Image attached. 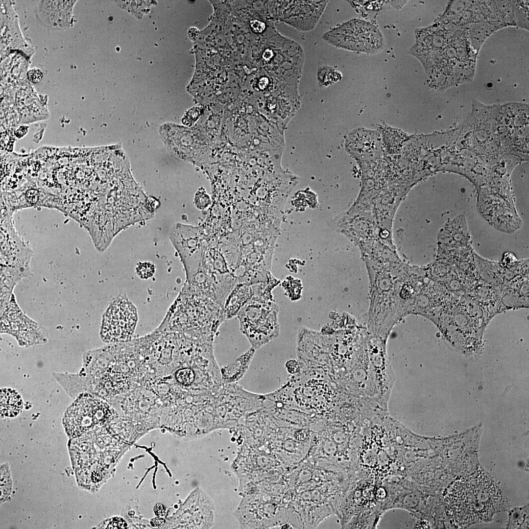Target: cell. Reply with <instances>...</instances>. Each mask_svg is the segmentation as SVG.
<instances>
[{
  "instance_id": "obj_1",
  "label": "cell",
  "mask_w": 529,
  "mask_h": 529,
  "mask_svg": "<svg viewBox=\"0 0 529 529\" xmlns=\"http://www.w3.org/2000/svg\"><path fill=\"white\" fill-rule=\"evenodd\" d=\"M225 319L224 307L185 283L158 330L211 341Z\"/></svg>"
},
{
  "instance_id": "obj_2",
  "label": "cell",
  "mask_w": 529,
  "mask_h": 529,
  "mask_svg": "<svg viewBox=\"0 0 529 529\" xmlns=\"http://www.w3.org/2000/svg\"><path fill=\"white\" fill-rule=\"evenodd\" d=\"M493 484L478 479L457 481L452 487V514L458 521L474 522L489 517L497 508Z\"/></svg>"
},
{
  "instance_id": "obj_3",
  "label": "cell",
  "mask_w": 529,
  "mask_h": 529,
  "mask_svg": "<svg viewBox=\"0 0 529 529\" xmlns=\"http://www.w3.org/2000/svg\"><path fill=\"white\" fill-rule=\"evenodd\" d=\"M279 308L273 299L253 295L237 314L240 330L256 350L277 337Z\"/></svg>"
},
{
  "instance_id": "obj_4",
  "label": "cell",
  "mask_w": 529,
  "mask_h": 529,
  "mask_svg": "<svg viewBox=\"0 0 529 529\" xmlns=\"http://www.w3.org/2000/svg\"><path fill=\"white\" fill-rule=\"evenodd\" d=\"M118 415L115 409L103 399L83 393L66 410L63 424L68 436L76 438L108 424Z\"/></svg>"
},
{
  "instance_id": "obj_5",
  "label": "cell",
  "mask_w": 529,
  "mask_h": 529,
  "mask_svg": "<svg viewBox=\"0 0 529 529\" xmlns=\"http://www.w3.org/2000/svg\"><path fill=\"white\" fill-rule=\"evenodd\" d=\"M322 39L337 48L356 53L374 54L385 48V41L377 26L364 20L354 18L326 32Z\"/></svg>"
},
{
  "instance_id": "obj_6",
  "label": "cell",
  "mask_w": 529,
  "mask_h": 529,
  "mask_svg": "<svg viewBox=\"0 0 529 529\" xmlns=\"http://www.w3.org/2000/svg\"><path fill=\"white\" fill-rule=\"evenodd\" d=\"M138 321L135 305L124 295H119L110 303L103 313L100 337L105 342L117 343L130 341Z\"/></svg>"
},
{
  "instance_id": "obj_7",
  "label": "cell",
  "mask_w": 529,
  "mask_h": 529,
  "mask_svg": "<svg viewBox=\"0 0 529 529\" xmlns=\"http://www.w3.org/2000/svg\"><path fill=\"white\" fill-rule=\"evenodd\" d=\"M328 0L267 1L273 21L284 23L300 31L313 29L319 22Z\"/></svg>"
},
{
  "instance_id": "obj_8",
  "label": "cell",
  "mask_w": 529,
  "mask_h": 529,
  "mask_svg": "<svg viewBox=\"0 0 529 529\" xmlns=\"http://www.w3.org/2000/svg\"><path fill=\"white\" fill-rule=\"evenodd\" d=\"M184 505L182 528L210 529L214 525L215 504L201 488H196ZM180 521V522H181ZM183 525V524H182ZM182 527V526H181Z\"/></svg>"
},
{
  "instance_id": "obj_9",
  "label": "cell",
  "mask_w": 529,
  "mask_h": 529,
  "mask_svg": "<svg viewBox=\"0 0 529 529\" xmlns=\"http://www.w3.org/2000/svg\"><path fill=\"white\" fill-rule=\"evenodd\" d=\"M76 0H41L35 13L37 21L52 30L69 28L72 25V11Z\"/></svg>"
},
{
  "instance_id": "obj_10",
  "label": "cell",
  "mask_w": 529,
  "mask_h": 529,
  "mask_svg": "<svg viewBox=\"0 0 529 529\" xmlns=\"http://www.w3.org/2000/svg\"><path fill=\"white\" fill-rule=\"evenodd\" d=\"M253 294L252 285L239 283L227 298L224 305L226 319L237 315L240 310L252 298Z\"/></svg>"
},
{
  "instance_id": "obj_11",
  "label": "cell",
  "mask_w": 529,
  "mask_h": 529,
  "mask_svg": "<svg viewBox=\"0 0 529 529\" xmlns=\"http://www.w3.org/2000/svg\"><path fill=\"white\" fill-rule=\"evenodd\" d=\"M464 26L467 41L477 53L486 39L500 29L498 26L487 22L472 23Z\"/></svg>"
},
{
  "instance_id": "obj_12",
  "label": "cell",
  "mask_w": 529,
  "mask_h": 529,
  "mask_svg": "<svg viewBox=\"0 0 529 529\" xmlns=\"http://www.w3.org/2000/svg\"><path fill=\"white\" fill-rule=\"evenodd\" d=\"M255 349L251 348L240 356L233 363L221 368L222 379L227 382H235L246 372L254 355Z\"/></svg>"
},
{
  "instance_id": "obj_13",
  "label": "cell",
  "mask_w": 529,
  "mask_h": 529,
  "mask_svg": "<svg viewBox=\"0 0 529 529\" xmlns=\"http://www.w3.org/2000/svg\"><path fill=\"white\" fill-rule=\"evenodd\" d=\"M0 416L13 417L23 409V401L20 395L14 389L1 388L0 390Z\"/></svg>"
},
{
  "instance_id": "obj_14",
  "label": "cell",
  "mask_w": 529,
  "mask_h": 529,
  "mask_svg": "<svg viewBox=\"0 0 529 529\" xmlns=\"http://www.w3.org/2000/svg\"><path fill=\"white\" fill-rule=\"evenodd\" d=\"M440 234L444 235L447 243H458L462 244L470 243V238L465 219L460 216L456 217L446 225ZM445 242V243H446Z\"/></svg>"
},
{
  "instance_id": "obj_15",
  "label": "cell",
  "mask_w": 529,
  "mask_h": 529,
  "mask_svg": "<svg viewBox=\"0 0 529 529\" xmlns=\"http://www.w3.org/2000/svg\"><path fill=\"white\" fill-rule=\"evenodd\" d=\"M342 74L334 67L322 65L317 70L316 78L320 87H327L339 81Z\"/></svg>"
},
{
  "instance_id": "obj_16",
  "label": "cell",
  "mask_w": 529,
  "mask_h": 529,
  "mask_svg": "<svg viewBox=\"0 0 529 529\" xmlns=\"http://www.w3.org/2000/svg\"><path fill=\"white\" fill-rule=\"evenodd\" d=\"M515 26L529 30V1L512 0Z\"/></svg>"
},
{
  "instance_id": "obj_17",
  "label": "cell",
  "mask_w": 529,
  "mask_h": 529,
  "mask_svg": "<svg viewBox=\"0 0 529 529\" xmlns=\"http://www.w3.org/2000/svg\"><path fill=\"white\" fill-rule=\"evenodd\" d=\"M13 482L9 464L5 462L0 465V504L8 501L11 497Z\"/></svg>"
},
{
  "instance_id": "obj_18",
  "label": "cell",
  "mask_w": 529,
  "mask_h": 529,
  "mask_svg": "<svg viewBox=\"0 0 529 529\" xmlns=\"http://www.w3.org/2000/svg\"><path fill=\"white\" fill-rule=\"evenodd\" d=\"M175 381L181 385L185 387L192 385L195 380V374L194 370L188 366H181L176 370L173 374Z\"/></svg>"
},
{
  "instance_id": "obj_19",
  "label": "cell",
  "mask_w": 529,
  "mask_h": 529,
  "mask_svg": "<svg viewBox=\"0 0 529 529\" xmlns=\"http://www.w3.org/2000/svg\"><path fill=\"white\" fill-rule=\"evenodd\" d=\"M155 271V265L151 262H139L135 267L136 274L142 279L151 278Z\"/></svg>"
},
{
  "instance_id": "obj_20",
  "label": "cell",
  "mask_w": 529,
  "mask_h": 529,
  "mask_svg": "<svg viewBox=\"0 0 529 529\" xmlns=\"http://www.w3.org/2000/svg\"><path fill=\"white\" fill-rule=\"evenodd\" d=\"M26 74L29 81L34 84L39 83L42 80L43 76L42 71L37 68L29 70Z\"/></svg>"
},
{
  "instance_id": "obj_21",
  "label": "cell",
  "mask_w": 529,
  "mask_h": 529,
  "mask_svg": "<svg viewBox=\"0 0 529 529\" xmlns=\"http://www.w3.org/2000/svg\"><path fill=\"white\" fill-rule=\"evenodd\" d=\"M125 522L122 518L114 517L109 521L105 528L122 529L124 528L123 527H125Z\"/></svg>"
},
{
  "instance_id": "obj_22",
  "label": "cell",
  "mask_w": 529,
  "mask_h": 529,
  "mask_svg": "<svg viewBox=\"0 0 529 529\" xmlns=\"http://www.w3.org/2000/svg\"><path fill=\"white\" fill-rule=\"evenodd\" d=\"M27 200L31 203H35L38 199L39 193L36 190H28L25 194Z\"/></svg>"
},
{
  "instance_id": "obj_23",
  "label": "cell",
  "mask_w": 529,
  "mask_h": 529,
  "mask_svg": "<svg viewBox=\"0 0 529 529\" xmlns=\"http://www.w3.org/2000/svg\"><path fill=\"white\" fill-rule=\"evenodd\" d=\"M28 131V127L26 126H20L16 131L15 135L18 138L24 136Z\"/></svg>"
},
{
  "instance_id": "obj_24",
  "label": "cell",
  "mask_w": 529,
  "mask_h": 529,
  "mask_svg": "<svg viewBox=\"0 0 529 529\" xmlns=\"http://www.w3.org/2000/svg\"><path fill=\"white\" fill-rule=\"evenodd\" d=\"M189 35L191 40L194 41L198 37L199 31L195 27L191 28L189 31Z\"/></svg>"
},
{
  "instance_id": "obj_25",
  "label": "cell",
  "mask_w": 529,
  "mask_h": 529,
  "mask_svg": "<svg viewBox=\"0 0 529 529\" xmlns=\"http://www.w3.org/2000/svg\"><path fill=\"white\" fill-rule=\"evenodd\" d=\"M378 500H383L385 497V492L383 488H379L376 491V496Z\"/></svg>"
},
{
  "instance_id": "obj_26",
  "label": "cell",
  "mask_w": 529,
  "mask_h": 529,
  "mask_svg": "<svg viewBox=\"0 0 529 529\" xmlns=\"http://www.w3.org/2000/svg\"><path fill=\"white\" fill-rule=\"evenodd\" d=\"M154 509L155 514L157 515H163L165 511L164 505L160 504L157 505L155 506Z\"/></svg>"
},
{
  "instance_id": "obj_27",
  "label": "cell",
  "mask_w": 529,
  "mask_h": 529,
  "mask_svg": "<svg viewBox=\"0 0 529 529\" xmlns=\"http://www.w3.org/2000/svg\"><path fill=\"white\" fill-rule=\"evenodd\" d=\"M429 527L428 523H426L425 521H419L415 524V528L417 529H423L428 528Z\"/></svg>"
},
{
  "instance_id": "obj_28",
  "label": "cell",
  "mask_w": 529,
  "mask_h": 529,
  "mask_svg": "<svg viewBox=\"0 0 529 529\" xmlns=\"http://www.w3.org/2000/svg\"><path fill=\"white\" fill-rule=\"evenodd\" d=\"M282 529H292L293 527L289 524H286L282 526Z\"/></svg>"
}]
</instances>
